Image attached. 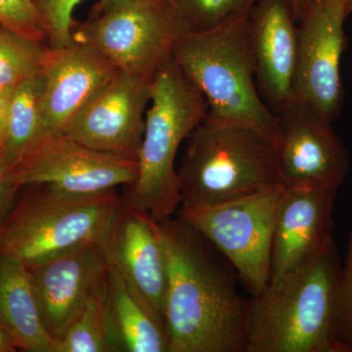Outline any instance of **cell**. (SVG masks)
Masks as SVG:
<instances>
[{"mask_svg": "<svg viewBox=\"0 0 352 352\" xmlns=\"http://www.w3.org/2000/svg\"><path fill=\"white\" fill-rule=\"evenodd\" d=\"M336 187L285 188L278 205L268 285L279 283L321 254L333 240Z\"/></svg>", "mask_w": 352, "mask_h": 352, "instance_id": "obj_13", "label": "cell"}, {"mask_svg": "<svg viewBox=\"0 0 352 352\" xmlns=\"http://www.w3.org/2000/svg\"><path fill=\"white\" fill-rule=\"evenodd\" d=\"M104 249L109 261L164 319L168 270L160 222L122 198Z\"/></svg>", "mask_w": 352, "mask_h": 352, "instance_id": "obj_17", "label": "cell"}, {"mask_svg": "<svg viewBox=\"0 0 352 352\" xmlns=\"http://www.w3.org/2000/svg\"><path fill=\"white\" fill-rule=\"evenodd\" d=\"M336 340L340 352H352V229L338 288Z\"/></svg>", "mask_w": 352, "mask_h": 352, "instance_id": "obj_25", "label": "cell"}, {"mask_svg": "<svg viewBox=\"0 0 352 352\" xmlns=\"http://www.w3.org/2000/svg\"><path fill=\"white\" fill-rule=\"evenodd\" d=\"M21 187L13 178V168L0 151V227L10 214Z\"/></svg>", "mask_w": 352, "mask_h": 352, "instance_id": "obj_27", "label": "cell"}, {"mask_svg": "<svg viewBox=\"0 0 352 352\" xmlns=\"http://www.w3.org/2000/svg\"><path fill=\"white\" fill-rule=\"evenodd\" d=\"M30 186L0 227V256L29 266L82 245H105L122 204L116 189L74 194L47 184Z\"/></svg>", "mask_w": 352, "mask_h": 352, "instance_id": "obj_6", "label": "cell"}, {"mask_svg": "<svg viewBox=\"0 0 352 352\" xmlns=\"http://www.w3.org/2000/svg\"><path fill=\"white\" fill-rule=\"evenodd\" d=\"M110 1H112V0H99V1L94 6V8H100V7L106 6V4Z\"/></svg>", "mask_w": 352, "mask_h": 352, "instance_id": "obj_32", "label": "cell"}, {"mask_svg": "<svg viewBox=\"0 0 352 352\" xmlns=\"http://www.w3.org/2000/svg\"><path fill=\"white\" fill-rule=\"evenodd\" d=\"M107 281L78 314L64 335L54 342L52 352H111L105 328Z\"/></svg>", "mask_w": 352, "mask_h": 352, "instance_id": "obj_22", "label": "cell"}, {"mask_svg": "<svg viewBox=\"0 0 352 352\" xmlns=\"http://www.w3.org/2000/svg\"><path fill=\"white\" fill-rule=\"evenodd\" d=\"M160 222L168 261L164 321L170 352H245L251 300L179 217Z\"/></svg>", "mask_w": 352, "mask_h": 352, "instance_id": "obj_1", "label": "cell"}, {"mask_svg": "<svg viewBox=\"0 0 352 352\" xmlns=\"http://www.w3.org/2000/svg\"><path fill=\"white\" fill-rule=\"evenodd\" d=\"M259 95L273 113L293 101L298 22L289 0H256L249 15Z\"/></svg>", "mask_w": 352, "mask_h": 352, "instance_id": "obj_16", "label": "cell"}, {"mask_svg": "<svg viewBox=\"0 0 352 352\" xmlns=\"http://www.w3.org/2000/svg\"><path fill=\"white\" fill-rule=\"evenodd\" d=\"M14 88H0V150L6 139L7 120Z\"/></svg>", "mask_w": 352, "mask_h": 352, "instance_id": "obj_28", "label": "cell"}, {"mask_svg": "<svg viewBox=\"0 0 352 352\" xmlns=\"http://www.w3.org/2000/svg\"><path fill=\"white\" fill-rule=\"evenodd\" d=\"M138 162L97 151L66 134L47 135L13 166L18 186L47 184L74 194H95L131 187Z\"/></svg>", "mask_w": 352, "mask_h": 352, "instance_id": "obj_10", "label": "cell"}, {"mask_svg": "<svg viewBox=\"0 0 352 352\" xmlns=\"http://www.w3.org/2000/svg\"><path fill=\"white\" fill-rule=\"evenodd\" d=\"M249 15L210 31L184 32L173 57L205 96L208 115L263 132L277 146L276 115L256 87Z\"/></svg>", "mask_w": 352, "mask_h": 352, "instance_id": "obj_4", "label": "cell"}, {"mask_svg": "<svg viewBox=\"0 0 352 352\" xmlns=\"http://www.w3.org/2000/svg\"><path fill=\"white\" fill-rule=\"evenodd\" d=\"M291 3L292 8H293L294 14H295L296 19L298 22L302 19L303 13L305 12L309 4L311 3L312 0H289Z\"/></svg>", "mask_w": 352, "mask_h": 352, "instance_id": "obj_29", "label": "cell"}, {"mask_svg": "<svg viewBox=\"0 0 352 352\" xmlns=\"http://www.w3.org/2000/svg\"><path fill=\"white\" fill-rule=\"evenodd\" d=\"M188 138L177 170L180 207L214 206L281 184L276 145L263 132L207 113Z\"/></svg>", "mask_w": 352, "mask_h": 352, "instance_id": "obj_3", "label": "cell"}, {"mask_svg": "<svg viewBox=\"0 0 352 352\" xmlns=\"http://www.w3.org/2000/svg\"><path fill=\"white\" fill-rule=\"evenodd\" d=\"M41 73L21 82L13 90L1 151L11 166H15L44 138Z\"/></svg>", "mask_w": 352, "mask_h": 352, "instance_id": "obj_20", "label": "cell"}, {"mask_svg": "<svg viewBox=\"0 0 352 352\" xmlns=\"http://www.w3.org/2000/svg\"><path fill=\"white\" fill-rule=\"evenodd\" d=\"M152 80L118 71L69 122L64 134L97 151L138 162Z\"/></svg>", "mask_w": 352, "mask_h": 352, "instance_id": "obj_11", "label": "cell"}, {"mask_svg": "<svg viewBox=\"0 0 352 352\" xmlns=\"http://www.w3.org/2000/svg\"><path fill=\"white\" fill-rule=\"evenodd\" d=\"M105 328L111 352H170L164 317L110 261Z\"/></svg>", "mask_w": 352, "mask_h": 352, "instance_id": "obj_18", "label": "cell"}, {"mask_svg": "<svg viewBox=\"0 0 352 352\" xmlns=\"http://www.w3.org/2000/svg\"><path fill=\"white\" fill-rule=\"evenodd\" d=\"M342 267L332 240L316 258L252 298L245 352H340L336 316Z\"/></svg>", "mask_w": 352, "mask_h": 352, "instance_id": "obj_2", "label": "cell"}, {"mask_svg": "<svg viewBox=\"0 0 352 352\" xmlns=\"http://www.w3.org/2000/svg\"><path fill=\"white\" fill-rule=\"evenodd\" d=\"M335 1H337L338 3L342 6L346 17L349 18V16L352 13V0H335Z\"/></svg>", "mask_w": 352, "mask_h": 352, "instance_id": "obj_31", "label": "cell"}, {"mask_svg": "<svg viewBox=\"0 0 352 352\" xmlns=\"http://www.w3.org/2000/svg\"><path fill=\"white\" fill-rule=\"evenodd\" d=\"M28 268L55 342L107 281L109 259L103 245L88 244Z\"/></svg>", "mask_w": 352, "mask_h": 352, "instance_id": "obj_14", "label": "cell"}, {"mask_svg": "<svg viewBox=\"0 0 352 352\" xmlns=\"http://www.w3.org/2000/svg\"><path fill=\"white\" fill-rule=\"evenodd\" d=\"M17 351L8 333L0 327V352H14Z\"/></svg>", "mask_w": 352, "mask_h": 352, "instance_id": "obj_30", "label": "cell"}, {"mask_svg": "<svg viewBox=\"0 0 352 352\" xmlns=\"http://www.w3.org/2000/svg\"><path fill=\"white\" fill-rule=\"evenodd\" d=\"M282 184L214 206L178 208L177 217L214 245L252 298L267 288L271 248Z\"/></svg>", "mask_w": 352, "mask_h": 352, "instance_id": "obj_8", "label": "cell"}, {"mask_svg": "<svg viewBox=\"0 0 352 352\" xmlns=\"http://www.w3.org/2000/svg\"><path fill=\"white\" fill-rule=\"evenodd\" d=\"M0 25L46 43L45 32L32 0H0Z\"/></svg>", "mask_w": 352, "mask_h": 352, "instance_id": "obj_26", "label": "cell"}, {"mask_svg": "<svg viewBox=\"0 0 352 352\" xmlns=\"http://www.w3.org/2000/svg\"><path fill=\"white\" fill-rule=\"evenodd\" d=\"M50 46L0 25V88H14L41 73Z\"/></svg>", "mask_w": 352, "mask_h": 352, "instance_id": "obj_21", "label": "cell"}, {"mask_svg": "<svg viewBox=\"0 0 352 352\" xmlns=\"http://www.w3.org/2000/svg\"><path fill=\"white\" fill-rule=\"evenodd\" d=\"M0 327L16 349L52 352L54 340L44 320L29 268L18 259L0 256Z\"/></svg>", "mask_w": 352, "mask_h": 352, "instance_id": "obj_19", "label": "cell"}, {"mask_svg": "<svg viewBox=\"0 0 352 352\" xmlns=\"http://www.w3.org/2000/svg\"><path fill=\"white\" fill-rule=\"evenodd\" d=\"M186 32L210 31L248 15L256 0H173Z\"/></svg>", "mask_w": 352, "mask_h": 352, "instance_id": "obj_23", "label": "cell"}, {"mask_svg": "<svg viewBox=\"0 0 352 352\" xmlns=\"http://www.w3.org/2000/svg\"><path fill=\"white\" fill-rule=\"evenodd\" d=\"M208 112L205 96L171 56L153 78L138 177L127 187L124 200L149 212L157 221L177 212L182 197L176 154Z\"/></svg>", "mask_w": 352, "mask_h": 352, "instance_id": "obj_5", "label": "cell"}, {"mask_svg": "<svg viewBox=\"0 0 352 352\" xmlns=\"http://www.w3.org/2000/svg\"><path fill=\"white\" fill-rule=\"evenodd\" d=\"M38 13L46 43L50 48L68 45L72 38L73 12L83 0H32Z\"/></svg>", "mask_w": 352, "mask_h": 352, "instance_id": "obj_24", "label": "cell"}, {"mask_svg": "<svg viewBox=\"0 0 352 352\" xmlns=\"http://www.w3.org/2000/svg\"><path fill=\"white\" fill-rule=\"evenodd\" d=\"M119 71L98 51L82 41L50 48L41 76L44 138L64 133L69 122Z\"/></svg>", "mask_w": 352, "mask_h": 352, "instance_id": "obj_15", "label": "cell"}, {"mask_svg": "<svg viewBox=\"0 0 352 352\" xmlns=\"http://www.w3.org/2000/svg\"><path fill=\"white\" fill-rule=\"evenodd\" d=\"M346 19L335 0H312L298 22L293 100L330 124L339 119L344 104L340 59L347 44Z\"/></svg>", "mask_w": 352, "mask_h": 352, "instance_id": "obj_9", "label": "cell"}, {"mask_svg": "<svg viewBox=\"0 0 352 352\" xmlns=\"http://www.w3.org/2000/svg\"><path fill=\"white\" fill-rule=\"evenodd\" d=\"M184 32L173 0H112L72 27V38L91 46L119 71L151 78Z\"/></svg>", "mask_w": 352, "mask_h": 352, "instance_id": "obj_7", "label": "cell"}, {"mask_svg": "<svg viewBox=\"0 0 352 352\" xmlns=\"http://www.w3.org/2000/svg\"><path fill=\"white\" fill-rule=\"evenodd\" d=\"M275 115L278 164L285 188H340L351 164L332 124L294 100Z\"/></svg>", "mask_w": 352, "mask_h": 352, "instance_id": "obj_12", "label": "cell"}]
</instances>
